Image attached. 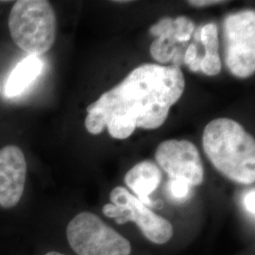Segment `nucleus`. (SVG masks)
<instances>
[{"mask_svg": "<svg viewBox=\"0 0 255 255\" xmlns=\"http://www.w3.org/2000/svg\"><path fill=\"white\" fill-rule=\"evenodd\" d=\"M110 201L112 203L104 205L102 212L106 217L115 219L118 224L134 222L145 237L155 244H164L173 237L171 223L147 208L126 188H114L110 194Z\"/></svg>", "mask_w": 255, "mask_h": 255, "instance_id": "5", "label": "nucleus"}, {"mask_svg": "<svg viewBox=\"0 0 255 255\" xmlns=\"http://www.w3.org/2000/svg\"><path fill=\"white\" fill-rule=\"evenodd\" d=\"M155 159L170 179L181 180L190 186L200 185L204 169L200 152L187 140H166L156 149Z\"/></svg>", "mask_w": 255, "mask_h": 255, "instance_id": "7", "label": "nucleus"}, {"mask_svg": "<svg viewBox=\"0 0 255 255\" xmlns=\"http://www.w3.org/2000/svg\"><path fill=\"white\" fill-rule=\"evenodd\" d=\"M227 1H220V0H191L188 1V3L192 6L196 7H206V6H212V5H218L226 3Z\"/></svg>", "mask_w": 255, "mask_h": 255, "instance_id": "17", "label": "nucleus"}, {"mask_svg": "<svg viewBox=\"0 0 255 255\" xmlns=\"http://www.w3.org/2000/svg\"><path fill=\"white\" fill-rule=\"evenodd\" d=\"M198 57V49L195 44H191L185 49L183 55V64L189 65Z\"/></svg>", "mask_w": 255, "mask_h": 255, "instance_id": "16", "label": "nucleus"}, {"mask_svg": "<svg viewBox=\"0 0 255 255\" xmlns=\"http://www.w3.org/2000/svg\"><path fill=\"white\" fill-rule=\"evenodd\" d=\"M202 58H200V56H198L191 64H189V68L193 72H199L201 71V63Z\"/></svg>", "mask_w": 255, "mask_h": 255, "instance_id": "18", "label": "nucleus"}, {"mask_svg": "<svg viewBox=\"0 0 255 255\" xmlns=\"http://www.w3.org/2000/svg\"><path fill=\"white\" fill-rule=\"evenodd\" d=\"M27 176V162L21 148L14 145L0 149V206L12 208L21 200Z\"/></svg>", "mask_w": 255, "mask_h": 255, "instance_id": "8", "label": "nucleus"}, {"mask_svg": "<svg viewBox=\"0 0 255 255\" xmlns=\"http://www.w3.org/2000/svg\"><path fill=\"white\" fill-rule=\"evenodd\" d=\"M0 93H1V81H0Z\"/></svg>", "mask_w": 255, "mask_h": 255, "instance_id": "20", "label": "nucleus"}, {"mask_svg": "<svg viewBox=\"0 0 255 255\" xmlns=\"http://www.w3.org/2000/svg\"><path fill=\"white\" fill-rule=\"evenodd\" d=\"M244 205L246 210L252 214L253 216L255 215V189H252L248 192L244 198Z\"/></svg>", "mask_w": 255, "mask_h": 255, "instance_id": "15", "label": "nucleus"}, {"mask_svg": "<svg viewBox=\"0 0 255 255\" xmlns=\"http://www.w3.org/2000/svg\"><path fill=\"white\" fill-rule=\"evenodd\" d=\"M200 41L205 46V56L201 60V71L208 76H216L221 71L219 30L217 25L209 23L201 27Z\"/></svg>", "mask_w": 255, "mask_h": 255, "instance_id": "12", "label": "nucleus"}, {"mask_svg": "<svg viewBox=\"0 0 255 255\" xmlns=\"http://www.w3.org/2000/svg\"><path fill=\"white\" fill-rule=\"evenodd\" d=\"M9 33L14 44L28 56L39 57L54 44V9L45 0H19L9 12Z\"/></svg>", "mask_w": 255, "mask_h": 255, "instance_id": "3", "label": "nucleus"}, {"mask_svg": "<svg viewBox=\"0 0 255 255\" xmlns=\"http://www.w3.org/2000/svg\"><path fill=\"white\" fill-rule=\"evenodd\" d=\"M44 67L43 61L35 56L23 59L9 74L5 93L9 98L19 96L34 82Z\"/></svg>", "mask_w": 255, "mask_h": 255, "instance_id": "11", "label": "nucleus"}, {"mask_svg": "<svg viewBox=\"0 0 255 255\" xmlns=\"http://www.w3.org/2000/svg\"><path fill=\"white\" fill-rule=\"evenodd\" d=\"M149 32L157 39L150 46V53L160 64L172 62V65L180 67L183 64L185 50L182 46H177L176 27L174 19L164 18L150 27Z\"/></svg>", "mask_w": 255, "mask_h": 255, "instance_id": "9", "label": "nucleus"}, {"mask_svg": "<svg viewBox=\"0 0 255 255\" xmlns=\"http://www.w3.org/2000/svg\"><path fill=\"white\" fill-rule=\"evenodd\" d=\"M202 145L210 162L226 178L241 184L255 182V138L238 122L224 118L211 121Z\"/></svg>", "mask_w": 255, "mask_h": 255, "instance_id": "2", "label": "nucleus"}, {"mask_svg": "<svg viewBox=\"0 0 255 255\" xmlns=\"http://www.w3.org/2000/svg\"><path fill=\"white\" fill-rule=\"evenodd\" d=\"M125 183L145 205L153 206L149 195L156 190L162 181V173L158 166L150 161L135 164L125 175Z\"/></svg>", "mask_w": 255, "mask_h": 255, "instance_id": "10", "label": "nucleus"}, {"mask_svg": "<svg viewBox=\"0 0 255 255\" xmlns=\"http://www.w3.org/2000/svg\"><path fill=\"white\" fill-rule=\"evenodd\" d=\"M184 87L180 67L142 64L87 107L85 128L91 134H100L107 127L116 139H126L136 128H158Z\"/></svg>", "mask_w": 255, "mask_h": 255, "instance_id": "1", "label": "nucleus"}, {"mask_svg": "<svg viewBox=\"0 0 255 255\" xmlns=\"http://www.w3.org/2000/svg\"><path fill=\"white\" fill-rule=\"evenodd\" d=\"M191 186L181 180L171 179L168 182V192L171 198L175 201H182L185 200L190 194Z\"/></svg>", "mask_w": 255, "mask_h": 255, "instance_id": "14", "label": "nucleus"}, {"mask_svg": "<svg viewBox=\"0 0 255 255\" xmlns=\"http://www.w3.org/2000/svg\"><path fill=\"white\" fill-rule=\"evenodd\" d=\"M176 27V41L178 44H186L195 29V26L191 20L184 16H180L174 19Z\"/></svg>", "mask_w": 255, "mask_h": 255, "instance_id": "13", "label": "nucleus"}, {"mask_svg": "<svg viewBox=\"0 0 255 255\" xmlns=\"http://www.w3.org/2000/svg\"><path fill=\"white\" fill-rule=\"evenodd\" d=\"M46 255H63V254H60V253H58V252H49V253H47Z\"/></svg>", "mask_w": 255, "mask_h": 255, "instance_id": "19", "label": "nucleus"}, {"mask_svg": "<svg viewBox=\"0 0 255 255\" xmlns=\"http://www.w3.org/2000/svg\"><path fill=\"white\" fill-rule=\"evenodd\" d=\"M225 64L230 72L245 79L255 71V12L247 9L223 22Z\"/></svg>", "mask_w": 255, "mask_h": 255, "instance_id": "6", "label": "nucleus"}, {"mask_svg": "<svg viewBox=\"0 0 255 255\" xmlns=\"http://www.w3.org/2000/svg\"><path fill=\"white\" fill-rule=\"evenodd\" d=\"M66 237L78 255H130L131 253L127 238L89 212H82L69 222Z\"/></svg>", "mask_w": 255, "mask_h": 255, "instance_id": "4", "label": "nucleus"}]
</instances>
